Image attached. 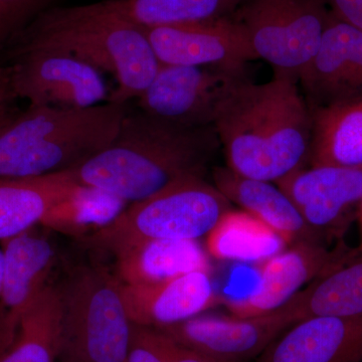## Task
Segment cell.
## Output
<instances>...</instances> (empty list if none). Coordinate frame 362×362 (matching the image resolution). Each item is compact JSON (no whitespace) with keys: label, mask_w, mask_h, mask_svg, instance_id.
I'll list each match as a JSON object with an SVG mask.
<instances>
[{"label":"cell","mask_w":362,"mask_h":362,"mask_svg":"<svg viewBox=\"0 0 362 362\" xmlns=\"http://www.w3.org/2000/svg\"><path fill=\"white\" fill-rule=\"evenodd\" d=\"M220 149L214 127H182L129 107L110 144L66 171L81 187L132 204L181 181L206 178Z\"/></svg>","instance_id":"obj_1"},{"label":"cell","mask_w":362,"mask_h":362,"mask_svg":"<svg viewBox=\"0 0 362 362\" xmlns=\"http://www.w3.org/2000/svg\"><path fill=\"white\" fill-rule=\"evenodd\" d=\"M214 126L226 168L245 177L276 183L308 163L312 112L291 80L255 84L243 78L223 100Z\"/></svg>","instance_id":"obj_2"},{"label":"cell","mask_w":362,"mask_h":362,"mask_svg":"<svg viewBox=\"0 0 362 362\" xmlns=\"http://www.w3.org/2000/svg\"><path fill=\"white\" fill-rule=\"evenodd\" d=\"M16 47L13 57L28 52L66 54L110 74L117 88L108 101L120 104L137 99L160 66L145 28L109 13L101 2L45 9Z\"/></svg>","instance_id":"obj_3"},{"label":"cell","mask_w":362,"mask_h":362,"mask_svg":"<svg viewBox=\"0 0 362 362\" xmlns=\"http://www.w3.org/2000/svg\"><path fill=\"white\" fill-rule=\"evenodd\" d=\"M129 104L84 109L30 106L0 135V178L63 173L110 144Z\"/></svg>","instance_id":"obj_4"},{"label":"cell","mask_w":362,"mask_h":362,"mask_svg":"<svg viewBox=\"0 0 362 362\" xmlns=\"http://www.w3.org/2000/svg\"><path fill=\"white\" fill-rule=\"evenodd\" d=\"M122 285L104 267H82L59 286V362H127L132 322Z\"/></svg>","instance_id":"obj_5"},{"label":"cell","mask_w":362,"mask_h":362,"mask_svg":"<svg viewBox=\"0 0 362 362\" xmlns=\"http://www.w3.org/2000/svg\"><path fill=\"white\" fill-rule=\"evenodd\" d=\"M232 204L206 178L181 181L143 201L86 240L114 254L150 240H197L206 237Z\"/></svg>","instance_id":"obj_6"},{"label":"cell","mask_w":362,"mask_h":362,"mask_svg":"<svg viewBox=\"0 0 362 362\" xmlns=\"http://www.w3.org/2000/svg\"><path fill=\"white\" fill-rule=\"evenodd\" d=\"M233 18L273 77L298 83L318 49L330 11L323 0H245Z\"/></svg>","instance_id":"obj_7"},{"label":"cell","mask_w":362,"mask_h":362,"mask_svg":"<svg viewBox=\"0 0 362 362\" xmlns=\"http://www.w3.org/2000/svg\"><path fill=\"white\" fill-rule=\"evenodd\" d=\"M245 78L246 70L160 64L137 108L182 127H214L223 100Z\"/></svg>","instance_id":"obj_8"},{"label":"cell","mask_w":362,"mask_h":362,"mask_svg":"<svg viewBox=\"0 0 362 362\" xmlns=\"http://www.w3.org/2000/svg\"><path fill=\"white\" fill-rule=\"evenodd\" d=\"M9 66L14 97L30 106L84 109L108 101L101 71L66 54L28 52Z\"/></svg>","instance_id":"obj_9"},{"label":"cell","mask_w":362,"mask_h":362,"mask_svg":"<svg viewBox=\"0 0 362 362\" xmlns=\"http://www.w3.org/2000/svg\"><path fill=\"white\" fill-rule=\"evenodd\" d=\"M286 303L265 315L238 318L199 315L154 328L183 346L221 362H244L259 356L281 333L297 323Z\"/></svg>","instance_id":"obj_10"},{"label":"cell","mask_w":362,"mask_h":362,"mask_svg":"<svg viewBox=\"0 0 362 362\" xmlns=\"http://www.w3.org/2000/svg\"><path fill=\"white\" fill-rule=\"evenodd\" d=\"M322 239L339 238L362 204V163L309 166L277 181Z\"/></svg>","instance_id":"obj_11"},{"label":"cell","mask_w":362,"mask_h":362,"mask_svg":"<svg viewBox=\"0 0 362 362\" xmlns=\"http://www.w3.org/2000/svg\"><path fill=\"white\" fill-rule=\"evenodd\" d=\"M341 244L329 250L324 243L301 242L262 262L256 288L247 296L228 300L238 318L265 315L288 303L307 283L337 268L354 254Z\"/></svg>","instance_id":"obj_12"},{"label":"cell","mask_w":362,"mask_h":362,"mask_svg":"<svg viewBox=\"0 0 362 362\" xmlns=\"http://www.w3.org/2000/svg\"><path fill=\"white\" fill-rule=\"evenodd\" d=\"M145 30L162 65L246 70L257 59L244 28L233 16Z\"/></svg>","instance_id":"obj_13"},{"label":"cell","mask_w":362,"mask_h":362,"mask_svg":"<svg viewBox=\"0 0 362 362\" xmlns=\"http://www.w3.org/2000/svg\"><path fill=\"white\" fill-rule=\"evenodd\" d=\"M298 84L310 109L361 95L362 30L330 13L318 49Z\"/></svg>","instance_id":"obj_14"},{"label":"cell","mask_w":362,"mask_h":362,"mask_svg":"<svg viewBox=\"0 0 362 362\" xmlns=\"http://www.w3.org/2000/svg\"><path fill=\"white\" fill-rule=\"evenodd\" d=\"M6 271L0 292V356L13 342L21 317L45 286L54 261V247L32 228L4 240Z\"/></svg>","instance_id":"obj_15"},{"label":"cell","mask_w":362,"mask_h":362,"mask_svg":"<svg viewBox=\"0 0 362 362\" xmlns=\"http://www.w3.org/2000/svg\"><path fill=\"white\" fill-rule=\"evenodd\" d=\"M131 322L159 328L199 315L218 302L211 272L194 271L152 284L122 285Z\"/></svg>","instance_id":"obj_16"},{"label":"cell","mask_w":362,"mask_h":362,"mask_svg":"<svg viewBox=\"0 0 362 362\" xmlns=\"http://www.w3.org/2000/svg\"><path fill=\"white\" fill-rule=\"evenodd\" d=\"M362 316H315L295 323L257 362H361Z\"/></svg>","instance_id":"obj_17"},{"label":"cell","mask_w":362,"mask_h":362,"mask_svg":"<svg viewBox=\"0 0 362 362\" xmlns=\"http://www.w3.org/2000/svg\"><path fill=\"white\" fill-rule=\"evenodd\" d=\"M213 185L226 199L280 235L287 246L322 239L305 221L290 197L273 182L245 177L226 166L211 169ZM325 244V243H324Z\"/></svg>","instance_id":"obj_18"},{"label":"cell","mask_w":362,"mask_h":362,"mask_svg":"<svg viewBox=\"0 0 362 362\" xmlns=\"http://www.w3.org/2000/svg\"><path fill=\"white\" fill-rule=\"evenodd\" d=\"M80 187L66 171L30 177L0 178V240L42 223Z\"/></svg>","instance_id":"obj_19"},{"label":"cell","mask_w":362,"mask_h":362,"mask_svg":"<svg viewBox=\"0 0 362 362\" xmlns=\"http://www.w3.org/2000/svg\"><path fill=\"white\" fill-rule=\"evenodd\" d=\"M124 284L162 282L194 271L211 272L209 255L197 240H150L117 252Z\"/></svg>","instance_id":"obj_20"},{"label":"cell","mask_w":362,"mask_h":362,"mask_svg":"<svg viewBox=\"0 0 362 362\" xmlns=\"http://www.w3.org/2000/svg\"><path fill=\"white\" fill-rule=\"evenodd\" d=\"M309 166L362 163V94L311 109Z\"/></svg>","instance_id":"obj_21"},{"label":"cell","mask_w":362,"mask_h":362,"mask_svg":"<svg viewBox=\"0 0 362 362\" xmlns=\"http://www.w3.org/2000/svg\"><path fill=\"white\" fill-rule=\"evenodd\" d=\"M298 322L315 316H362V251L317 278L290 300Z\"/></svg>","instance_id":"obj_22"},{"label":"cell","mask_w":362,"mask_h":362,"mask_svg":"<svg viewBox=\"0 0 362 362\" xmlns=\"http://www.w3.org/2000/svg\"><path fill=\"white\" fill-rule=\"evenodd\" d=\"M62 299L59 286H45L21 317L16 337L0 362H56L61 346Z\"/></svg>","instance_id":"obj_23"},{"label":"cell","mask_w":362,"mask_h":362,"mask_svg":"<svg viewBox=\"0 0 362 362\" xmlns=\"http://www.w3.org/2000/svg\"><path fill=\"white\" fill-rule=\"evenodd\" d=\"M245 0H104L109 13L143 28L230 18Z\"/></svg>","instance_id":"obj_24"},{"label":"cell","mask_w":362,"mask_h":362,"mask_svg":"<svg viewBox=\"0 0 362 362\" xmlns=\"http://www.w3.org/2000/svg\"><path fill=\"white\" fill-rule=\"evenodd\" d=\"M207 237V252L221 261L264 262L284 251L278 233L244 211L230 209Z\"/></svg>","instance_id":"obj_25"},{"label":"cell","mask_w":362,"mask_h":362,"mask_svg":"<svg viewBox=\"0 0 362 362\" xmlns=\"http://www.w3.org/2000/svg\"><path fill=\"white\" fill-rule=\"evenodd\" d=\"M126 204L115 195L80 185L70 201L52 211L42 225L68 233H95L115 220Z\"/></svg>","instance_id":"obj_26"},{"label":"cell","mask_w":362,"mask_h":362,"mask_svg":"<svg viewBox=\"0 0 362 362\" xmlns=\"http://www.w3.org/2000/svg\"><path fill=\"white\" fill-rule=\"evenodd\" d=\"M49 0H0V49L32 18L47 9Z\"/></svg>","instance_id":"obj_27"},{"label":"cell","mask_w":362,"mask_h":362,"mask_svg":"<svg viewBox=\"0 0 362 362\" xmlns=\"http://www.w3.org/2000/svg\"><path fill=\"white\" fill-rule=\"evenodd\" d=\"M151 329L152 339L166 362H221L188 349L171 339L160 331Z\"/></svg>","instance_id":"obj_28"},{"label":"cell","mask_w":362,"mask_h":362,"mask_svg":"<svg viewBox=\"0 0 362 362\" xmlns=\"http://www.w3.org/2000/svg\"><path fill=\"white\" fill-rule=\"evenodd\" d=\"M127 362H166L152 339L151 329L132 323Z\"/></svg>","instance_id":"obj_29"},{"label":"cell","mask_w":362,"mask_h":362,"mask_svg":"<svg viewBox=\"0 0 362 362\" xmlns=\"http://www.w3.org/2000/svg\"><path fill=\"white\" fill-rule=\"evenodd\" d=\"M337 20L362 30V0H323Z\"/></svg>","instance_id":"obj_30"},{"label":"cell","mask_w":362,"mask_h":362,"mask_svg":"<svg viewBox=\"0 0 362 362\" xmlns=\"http://www.w3.org/2000/svg\"><path fill=\"white\" fill-rule=\"evenodd\" d=\"M21 113L20 109L14 106L13 101L0 104V135L16 121Z\"/></svg>","instance_id":"obj_31"},{"label":"cell","mask_w":362,"mask_h":362,"mask_svg":"<svg viewBox=\"0 0 362 362\" xmlns=\"http://www.w3.org/2000/svg\"><path fill=\"white\" fill-rule=\"evenodd\" d=\"M16 100L11 86L9 66L0 68V104Z\"/></svg>","instance_id":"obj_32"},{"label":"cell","mask_w":362,"mask_h":362,"mask_svg":"<svg viewBox=\"0 0 362 362\" xmlns=\"http://www.w3.org/2000/svg\"><path fill=\"white\" fill-rule=\"evenodd\" d=\"M4 271H6V257L4 249H0V292H1L2 282H4Z\"/></svg>","instance_id":"obj_33"},{"label":"cell","mask_w":362,"mask_h":362,"mask_svg":"<svg viewBox=\"0 0 362 362\" xmlns=\"http://www.w3.org/2000/svg\"><path fill=\"white\" fill-rule=\"evenodd\" d=\"M359 214H361V226H362V204L361 206V209H359ZM359 250H361V251H362V244H361V249H359Z\"/></svg>","instance_id":"obj_34"},{"label":"cell","mask_w":362,"mask_h":362,"mask_svg":"<svg viewBox=\"0 0 362 362\" xmlns=\"http://www.w3.org/2000/svg\"><path fill=\"white\" fill-rule=\"evenodd\" d=\"M362 362V361H361Z\"/></svg>","instance_id":"obj_35"}]
</instances>
